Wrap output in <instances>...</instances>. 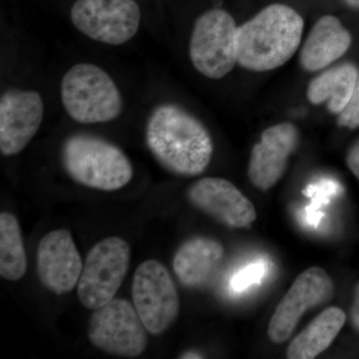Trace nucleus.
I'll list each match as a JSON object with an SVG mask.
<instances>
[{
  "instance_id": "obj_2",
  "label": "nucleus",
  "mask_w": 359,
  "mask_h": 359,
  "mask_svg": "<svg viewBox=\"0 0 359 359\" xmlns=\"http://www.w3.org/2000/svg\"><path fill=\"white\" fill-rule=\"evenodd\" d=\"M304 21L292 7L271 4L238 29V63L266 72L287 62L301 45Z\"/></svg>"
},
{
  "instance_id": "obj_1",
  "label": "nucleus",
  "mask_w": 359,
  "mask_h": 359,
  "mask_svg": "<svg viewBox=\"0 0 359 359\" xmlns=\"http://www.w3.org/2000/svg\"><path fill=\"white\" fill-rule=\"evenodd\" d=\"M146 142L161 166L177 176L202 174L214 152L205 125L174 104H163L153 111L146 127Z\"/></svg>"
},
{
  "instance_id": "obj_11",
  "label": "nucleus",
  "mask_w": 359,
  "mask_h": 359,
  "mask_svg": "<svg viewBox=\"0 0 359 359\" xmlns=\"http://www.w3.org/2000/svg\"><path fill=\"white\" fill-rule=\"evenodd\" d=\"M188 200L196 209L229 228H248L257 219L254 204L226 179H200L189 189Z\"/></svg>"
},
{
  "instance_id": "obj_7",
  "label": "nucleus",
  "mask_w": 359,
  "mask_h": 359,
  "mask_svg": "<svg viewBox=\"0 0 359 359\" xmlns=\"http://www.w3.org/2000/svg\"><path fill=\"white\" fill-rule=\"evenodd\" d=\"M132 297L135 309L150 334H163L178 318V290L166 266L156 259L143 262L137 268Z\"/></svg>"
},
{
  "instance_id": "obj_4",
  "label": "nucleus",
  "mask_w": 359,
  "mask_h": 359,
  "mask_svg": "<svg viewBox=\"0 0 359 359\" xmlns=\"http://www.w3.org/2000/svg\"><path fill=\"white\" fill-rule=\"evenodd\" d=\"M61 100L68 115L82 124L112 121L123 109L122 96L112 78L88 63L74 65L66 73Z\"/></svg>"
},
{
  "instance_id": "obj_15",
  "label": "nucleus",
  "mask_w": 359,
  "mask_h": 359,
  "mask_svg": "<svg viewBox=\"0 0 359 359\" xmlns=\"http://www.w3.org/2000/svg\"><path fill=\"white\" fill-rule=\"evenodd\" d=\"M223 245L214 238L195 237L177 250L173 269L177 278L188 289L204 287L223 263Z\"/></svg>"
},
{
  "instance_id": "obj_25",
  "label": "nucleus",
  "mask_w": 359,
  "mask_h": 359,
  "mask_svg": "<svg viewBox=\"0 0 359 359\" xmlns=\"http://www.w3.org/2000/svg\"><path fill=\"white\" fill-rule=\"evenodd\" d=\"M347 6L353 7V8L359 9V0H344Z\"/></svg>"
},
{
  "instance_id": "obj_20",
  "label": "nucleus",
  "mask_w": 359,
  "mask_h": 359,
  "mask_svg": "<svg viewBox=\"0 0 359 359\" xmlns=\"http://www.w3.org/2000/svg\"><path fill=\"white\" fill-rule=\"evenodd\" d=\"M337 123L344 128L351 130L359 128V77L348 103L339 114Z\"/></svg>"
},
{
  "instance_id": "obj_8",
  "label": "nucleus",
  "mask_w": 359,
  "mask_h": 359,
  "mask_svg": "<svg viewBox=\"0 0 359 359\" xmlns=\"http://www.w3.org/2000/svg\"><path fill=\"white\" fill-rule=\"evenodd\" d=\"M146 330L131 302L113 299L95 309L90 320L88 337L104 353L132 358L145 351L148 344Z\"/></svg>"
},
{
  "instance_id": "obj_5",
  "label": "nucleus",
  "mask_w": 359,
  "mask_h": 359,
  "mask_svg": "<svg viewBox=\"0 0 359 359\" xmlns=\"http://www.w3.org/2000/svg\"><path fill=\"white\" fill-rule=\"evenodd\" d=\"M238 29L223 9L207 11L196 21L190 40V58L201 74L211 79L228 75L238 63Z\"/></svg>"
},
{
  "instance_id": "obj_23",
  "label": "nucleus",
  "mask_w": 359,
  "mask_h": 359,
  "mask_svg": "<svg viewBox=\"0 0 359 359\" xmlns=\"http://www.w3.org/2000/svg\"><path fill=\"white\" fill-rule=\"evenodd\" d=\"M351 323L356 332L359 334V282L354 289L353 304L351 308Z\"/></svg>"
},
{
  "instance_id": "obj_6",
  "label": "nucleus",
  "mask_w": 359,
  "mask_h": 359,
  "mask_svg": "<svg viewBox=\"0 0 359 359\" xmlns=\"http://www.w3.org/2000/svg\"><path fill=\"white\" fill-rule=\"evenodd\" d=\"M131 249L119 237L97 243L86 257L77 294L85 308L97 309L114 299L128 271Z\"/></svg>"
},
{
  "instance_id": "obj_14",
  "label": "nucleus",
  "mask_w": 359,
  "mask_h": 359,
  "mask_svg": "<svg viewBox=\"0 0 359 359\" xmlns=\"http://www.w3.org/2000/svg\"><path fill=\"white\" fill-rule=\"evenodd\" d=\"M36 264L40 282L56 294L74 290L83 271L81 256L67 230L52 231L41 238Z\"/></svg>"
},
{
  "instance_id": "obj_21",
  "label": "nucleus",
  "mask_w": 359,
  "mask_h": 359,
  "mask_svg": "<svg viewBox=\"0 0 359 359\" xmlns=\"http://www.w3.org/2000/svg\"><path fill=\"white\" fill-rule=\"evenodd\" d=\"M262 273H263L262 266H250V268L243 271L240 276H236L233 283V287L238 290L244 289V287L250 285V283L254 282V280H257V278H259V276H262Z\"/></svg>"
},
{
  "instance_id": "obj_16",
  "label": "nucleus",
  "mask_w": 359,
  "mask_h": 359,
  "mask_svg": "<svg viewBox=\"0 0 359 359\" xmlns=\"http://www.w3.org/2000/svg\"><path fill=\"white\" fill-rule=\"evenodd\" d=\"M353 43L351 32L339 18L325 15L311 28L302 46L299 60L304 70L316 72L341 58Z\"/></svg>"
},
{
  "instance_id": "obj_12",
  "label": "nucleus",
  "mask_w": 359,
  "mask_h": 359,
  "mask_svg": "<svg viewBox=\"0 0 359 359\" xmlns=\"http://www.w3.org/2000/svg\"><path fill=\"white\" fill-rule=\"evenodd\" d=\"M44 116L41 96L35 91L11 89L0 99V151L18 154L39 131Z\"/></svg>"
},
{
  "instance_id": "obj_13",
  "label": "nucleus",
  "mask_w": 359,
  "mask_h": 359,
  "mask_svg": "<svg viewBox=\"0 0 359 359\" xmlns=\"http://www.w3.org/2000/svg\"><path fill=\"white\" fill-rule=\"evenodd\" d=\"M299 141V130L292 123H280L264 130L250 152L248 167L250 183L263 192L276 186Z\"/></svg>"
},
{
  "instance_id": "obj_3",
  "label": "nucleus",
  "mask_w": 359,
  "mask_h": 359,
  "mask_svg": "<svg viewBox=\"0 0 359 359\" xmlns=\"http://www.w3.org/2000/svg\"><path fill=\"white\" fill-rule=\"evenodd\" d=\"M61 161L71 179L95 190H119L133 177V167L121 149L94 135L68 137L61 150Z\"/></svg>"
},
{
  "instance_id": "obj_17",
  "label": "nucleus",
  "mask_w": 359,
  "mask_h": 359,
  "mask_svg": "<svg viewBox=\"0 0 359 359\" xmlns=\"http://www.w3.org/2000/svg\"><path fill=\"white\" fill-rule=\"evenodd\" d=\"M358 77V68L351 62L328 68L311 80L306 97L313 105L327 103L328 111L339 115L353 95Z\"/></svg>"
},
{
  "instance_id": "obj_9",
  "label": "nucleus",
  "mask_w": 359,
  "mask_h": 359,
  "mask_svg": "<svg viewBox=\"0 0 359 359\" xmlns=\"http://www.w3.org/2000/svg\"><path fill=\"white\" fill-rule=\"evenodd\" d=\"M71 20L80 32L101 43L121 45L138 32L141 11L135 0H77Z\"/></svg>"
},
{
  "instance_id": "obj_19",
  "label": "nucleus",
  "mask_w": 359,
  "mask_h": 359,
  "mask_svg": "<svg viewBox=\"0 0 359 359\" xmlns=\"http://www.w3.org/2000/svg\"><path fill=\"white\" fill-rule=\"evenodd\" d=\"M27 271V259L20 223L11 212L0 214V276L7 280H20Z\"/></svg>"
},
{
  "instance_id": "obj_10",
  "label": "nucleus",
  "mask_w": 359,
  "mask_h": 359,
  "mask_svg": "<svg viewBox=\"0 0 359 359\" xmlns=\"http://www.w3.org/2000/svg\"><path fill=\"white\" fill-rule=\"evenodd\" d=\"M334 290V282L325 269L311 266L302 271L278 304L269 320V339L275 344L287 341L304 314L330 301Z\"/></svg>"
},
{
  "instance_id": "obj_18",
  "label": "nucleus",
  "mask_w": 359,
  "mask_h": 359,
  "mask_svg": "<svg viewBox=\"0 0 359 359\" xmlns=\"http://www.w3.org/2000/svg\"><path fill=\"white\" fill-rule=\"evenodd\" d=\"M346 314L332 306L321 311L290 342L287 351L289 359H313L332 346L346 325Z\"/></svg>"
},
{
  "instance_id": "obj_24",
  "label": "nucleus",
  "mask_w": 359,
  "mask_h": 359,
  "mask_svg": "<svg viewBox=\"0 0 359 359\" xmlns=\"http://www.w3.org/2000/svg\"><path fill=\"white\" fill-rule=\"evenodd\" d=\"M181 358H203V356L201 354L197 353H192V351H188V353L182 354V356H180Z\"/></svg>"
},
{
  "instance_id": "obj_22",
  "label": "nucleus",
  "mask_w": 359,
  "mask_h": 359,
  "mask_svg": "<svg viewBox=\"0 0 359 359\" xmlns=\"http://www.w3.org/2000/svg\"><path fill=\"white\" fill-rule=\"evenodd\" d=\"M346 165L359 181V138L347 151Z\"/></svg>"
}]
</instances>
